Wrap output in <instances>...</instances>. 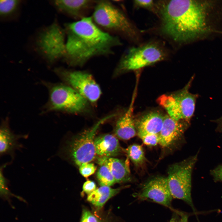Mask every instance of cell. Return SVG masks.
<instances>
[{"label":"cell","mask_w":222,"mask_h":222,"mask_svg":"<svg viewBox=\"0 0 222 222\" xmlns=\"http://www.w3.org/2000/svg\"><path fill=\"white\" fill-rule=\"evenodd\" d=\"M67 40L63 59L69 65L82 66L97 57H107L122 45L119 37L102 30L91 16L65 23Z\"/></svg>","instance_id":"1"},{"label":"cell","mask_w":222,"mask_h":222,"mask_svg":"<svg viewBox=\"0 0 222 222\" xmlns=\"http://www.w3.org/2000/svg\"><path fill=\"white\" fill-rule=\"evenodd\" d=\"M208 3L191 0L159 1V30L175 43L188 42L208 30L206 11Z\"/></svg>","instance_id":"2"},{"label":"cell","mask_w":222,"mask_h":222,"mask_svg":"<svg viewBox=\"0 0 222 222\" xmlns=\"http://www.w3.org/2000/svg\"><path fill=\"white\" fill-rule=\"evenodd\" d=\"M101 29L132 42H138V29L121 8L109 0H97L91 16Z\"/></svg>","instance_id":"3"},{"label":"cell","mask_w":222,"mask_h":222,"mask_svg":"<svg viewBox=\"0 0 222 222\" xmlns=\"http://www.w3.org/2000/svg\"><path fill=\"white\" fill-rule=\"evenodd\" d=\"M167 57V52L162 44L158 41H150L126 50L121 56L115 72L138 70Z\"/></svg>","instance_id":"4"},{"label":"cell","mask_w":222,"mask_h":222,"mask_svg":"<svg viewBox=\"0 0 222 222\" xmlns=\"http://www.w3.org/2000/svg\"><path fill=\"white\" fill-rule=\"evenodd\" d=\"M198 154L170 166L167 178L173 198L182 200L193 207L191 196V175Z\"/></svg>","instance_id":"5"},{"label":"cell","mask_w":222,"mask_h":222,"mask_svg":"<svg viewBox=\"0 0 222 222\" xmlns=\"http://www.w3.org/2000/svg\"><path fill=\"white\" fill-rule=\"evenodd\" d=\"M194 76L191 77L182 89L171 94H163L158 99L159 105L166 111L171 118L178 121L189 122L195 110L197 94L189 91Z\"/></svg>","instance_id":"6"},{"label":"cell","mask_w":222,"mask_h":222,"mask_svg":"<svg viewBox=\"0 0 222 222\" xmlns=\"http://www.w3.org/2000/svg\"><path fill=\"white\" fill-rule=\"evenodd\" d=\"M66 34L56 22L46 27L39 34L36 41L39 54L49 63L64 59L66 51Z\"/></svg>","instance_id":"7"},{"label":"cell","mask_w":222,"mask_h":222,"mask_svg":"<svg viewBox=\"0 0 222 222\" xmlns=\"http://www.w3.org/2000/svg\"><path fill=\"white\" fill-rule=\"evenodd\" d=\"M49 97L45 111H82L87 105V100L71 87L59 84L48 86Z\"/></svg>","instance_id":"8"},{"label":"cell","mask_w":222,"mask_h":222,"mask_svg":"<svg viewBox=\"0 0 222 222\" xmlns=\"http://www.w3.org/2000/svg\"><path fill=\"white\" fill-rule=\"evenodd\" d=\"M111 115L99 121L91 129L86 130L72 138L68 143L65 151L68 157L77 165L90 162L97 155L94 145V137L100 125L113 117Z\"/></svg>","instance_id":"9"},{"label":"cell","mask_w":222,"mask_h":222,"mask_svg":"<svg viewBox=\"0 0 222 222\" xmlns=\"http://www.w3.org/2000/svg\"><path fill=\"white\" fill-rule=\"evenodd\" d=\"M54 72L87 100L94 103L100 97L101 94L100 87L90 74L61 68H55Z\"/></svg>","instance_id":"10"},{"label":"cell","mask_w":222,"mask_h":222,"mask_svg":"<svg viewBox=\"0 0 222 222\" xmlns=\"http://www.w3.org/2000/svg\"><path fill=\"white\" fill-rule=\"evenodd\" d=\"M134 195L138 200H150L168 208L178 213L180 212L173 209L171 206L173 198L169 190L167 178L159 176L151 179Z\"/></svg>","instance_id":"11"},{"label":"cell","mask_w":222,"mask_h":222,"mask_svg":"<svg viewBox=\"0 0 222 222\" xmlns=\"http://www.w3.org/2000/svg\"><path fill=\"white\" fill-rule=\"evenodd\" d=\"M97 0H56L51 1L54 7L61 13L76 21L89 17L92 12Z\"/></svg>","instance_id":"12"},{"label":"cell","mask_w":222,"mask_h":222,"mask_svg":"<svg viewBox=\"0 0 222 222\" xmlns=\"http://www.w3.org/2000/svg\"><path fill=\"white\" fill-rule=\"evenodd\" d=\"M189 122L175 120L167 115L164 116L161 130L159 134V144L167 147L181 137L187 128Z\"/></svg>","instance_id":"13"},{"label":"cell","mask_w":222,"mask_h":222,"mask_svg":"<svg viewBox=\"0 0 222 222\" xmlns=\"http://www.w3.org/2000/svg\"><path fill=\"white\" fill-rule=\"evenodd\" d=\"M28 134H16L13 133L10 128L8 120L2 122L0 130V155H8L12 160L14 158L15 151L20 150L23 148L19 142L21 139H26Z\"/></svg>","instance_id":"14"},{"label":"cell","mask_w":222,"mask_h":222,"mask_svg":"<svg viewBox=\"0 0 222 222\" xmlns=\"http://www.w3.org/2000/svg\"><path fill=\"white\" fill-rule=\"evenodd\" d=\"M135 87L131 103L126 112L117 121L114 133L116 136L123 140H128L134 137L137 131L133 117L134 105L137 92Z\"/></svg>","instance_id":"15"},{"label":"cell","mask_w":222,"mask_h":222,"mask_svg":"<svg viewBox=\"0 0 222 222\" xmlns=\"http://www.w3.org/2000/svg\"><path fill=\"white\" fill-rule=\"evenodd\" d=\"M97 163L106 166L114 177L116 183L129 182L131 180L127 160L124 161L113 157H100Z\"/></svg>","instance_id":"16"},{"label":"cell","mask_w":222,"mask_h":222,"mask_svg":"<svg viewBox=\"0 0 222 222\" xmlns=\"http://www.w3.org/2000/svg\"><path fill=\"white\" fill-rule=\"evenodd\" d=\"M164 118L162 114L156 112H150L142 116L135 123L138 136L141 138L148 134H159Z\"/></svg>","instance_id":"17"},{"label":"cell","mask_w":222,"mask_h":222,"mask_svg":"<svg viewBox=\"0 0 222 222\" xmlns=\"http://www.w3.org/2000/svg\"><path fill=\"white\" fill-rule=\"evenodd\" d=\"M97 155L100 157H112L118 155L121 147L117 138L110 134L100 135L95 138Z\"/></svg>","instance_id":"18"},{"label":"cell","mask_w":222,"mask_h":222,"mask_svg":"<svg viewBox=\"0 0 222 222\" xmlns=\"http://www.w3.org/2000/svg\"><path fill=\"white\" fill-rule=\"evenodd\" d=\"M125 187L112 188L110 187L102 186L88 195L87 200L98 208H101L110 198L117 194Z\"/></svg>","instance_id":"19"},{"label":"cell","mask_w":222,"mask_h":222,"mask_svg":"<svg viewBox=\"0 0 222 222\" xmlns=\"http://www.w3.org/2000/svg\"><path fill=\"white\" fill-rule=\"evenodd\" d=\"M125 151L128 158L136 166L142 165L145 160L143 148L141 145L133 144L129 146Z\"/></svg>","instance_id":"20"},{"label":"cell","mask_w":222,"mask_h":222,"mask_svg":"<svg viewBox=\"0 0 222 222\" xmlns=\"http://www.w3.org/2000/svg\"><path fill=\"white\" fill-rule=\"evenodd\" d=\"M21 3L18 0H1L0 1V15L3 18L9 17L17 12Z\"/></svg>","instance_id":"21"},{"label":"cell","mask_w":222,"mask_h":222,"mask_svg":"<svg viewBox=\"0 0 222 222\" xmlns=\"http://www.w3.org/2000/svg\"><path fill=\"white\" fill-rule=\"evenodd\" d=\"M99 165L97 173V177L101 186L110 187L116 183L108 167L104 164Z\"/></svg>","instance_id":"22"},{"label":"cell","mask_w":222,"mask_h":222,"mask_svg":"<svg viewBox=\"0 0 222 222\" xmlns=\"http://www.w3.org/2000/svg\"><path fill=\"white\" fill-rule=\"evenodd\" d=\"M11 162H7L1 166L0 169V195L3 199L10 202V198L15 195L13 194L8 188V180L4 176V169Z\"/></svg>","instance_id":"23"},{"label":"cell","mask_w":222,"mask_h":222,"mask_svg":"<svg viewBox=\"0 0 222 222\" xmlns=\"http://www.w3.org/2000/svg\"><path fill=\"white\" fill-rule=\"evenodd\" d=\"M133 3L135 7L144 8L157 15L158 11V1L138 0L134 1Z\"/></svg>","instance_id":"24"},{"label":"cell","mask_w":222,"mask_h":222,"mask_svg":"<svg viewBox=\"0 0 222 222\" xmlns=\"http://www.w3.org/2000/svg\"><path fill=\"white\" fill-rule=\"evenodd\" d=\"M79 167L80 173L85 178L93 174L97 169V167L93 163L89 162L83 163Z\"/></svg>","instance_id":"25"},{"label":"cell","mask_w":222,"mask_h":222,"mask_svg":"<svg viewBox=\"0 0 222 222\" xmlns=\"http://www.w3.org/2000/svg\"><path fill=\"white\" fill-rule=\"evenodd\" d=\"M145 145L154 146L159 143V134H146L141 138Z\"/></svg>","instance_id":"26"},{"label":"cell","mask_w":222,"mask_h":222,"mask_svg":"<svg viewBox=\"0 0 222 222\" xmlns=\"http://www.w3.org/2000/svg\"><path fill=\"white\" fill-rule=\"evenodd\" d=\"M80 222H98L97 218L89 210H83Z\"/></svg>","instance_id":"27"},{"label":"cell","mask_w":222,"mask_h":222,"mask_svg":"<svg viewBox=\"0 0 222 222\" xmlns=\"http://www.w3.org/2000/svg\"><path fill=\"white\" fill-rule=\"evenodd\" d=\"M97 188L95 182L91 180H87L86 181L83 186V191L88 195L92 193Z\"/></svg>","instance_id":"28"},{"label":"cell","mask_w":222,"mask_h":222,"mask_svg":"<svg viewBox=\"0 0 222 222\" xmlns=\"http://www.w3.org/2000/svg\"><path fill=\"white\" fill-rule=\"evenodd\" d=\"M210 174L215 181H222V164L212 170Z\"/></svg>","instance_id":"29"},{"label":"cell","mask_w":222,"mask_h":222,"mask_svg":"<svg viewBox=\"0 0 222 222\" xmlns=\"http://www.w3.org/2000/svg\"><path fill=\"white\" fill-rule=\"evenodd\" d=\"M187 216L183 214H182L180 217L178 216H175L172 217L170 222H187Z\"/></svg>","instance_id":"30"},{"label":"cell","mask_w":222,"mask_h":222,"mask_svg":"<svg viewBox=\"0 0 222 222\" xmlns=\"http://www.w3.org/2000/svg\"><path fill=\"white\" fill-rule=\"evenodd\" d=\"M217 124L216 131L217 132H222V116L219 118L214 121Z\"/></svg>","instance_id":"31"}]
</instances>
